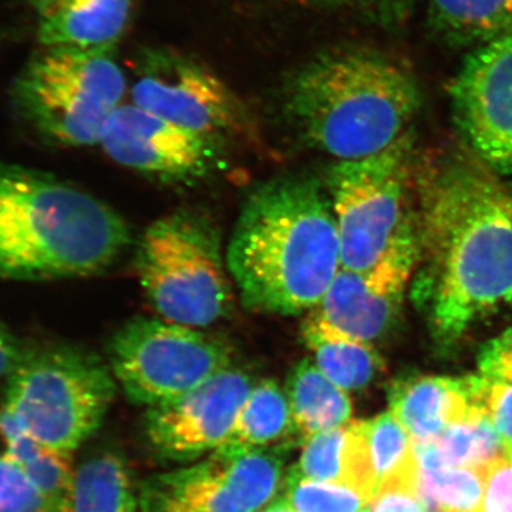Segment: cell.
Wrapping results in <instances>:
<instances>
[{
  "instance_id": "obj_31",
  "label": "cell",
  "mask_w": 512,
  "mask_h": 512,
  "mask_svg": "<svg viewBox=\"0 0 512 512\" xmlns=\"http://www.w3.org/2000/svg\"><path fill=\"white\" fill-rule=\"evenodd\" d=\"M305 5L356 10L379 23H399L412 12L416 0H293Z\"/></svg>"
},
{
  "instance_id": "obj_23",
  "label": "cell",
  "mask_w": 512,
  "mask_h": 512,
  "mask_svg": "<svg viewBox=\"0 0 512 512\" xmlns=\"http://www.w3.org/2000/svg\"><path fill=\"white\" fill-rule=\"evenodd\" d=\"M427 2L431 28L448 45L471 50L512 33V0Z\"/></svg>"
},
{
  "instance_id": "obj_32",
  "label": "cell",
  "mask_w": 512,
  "mask_h": 512,
  "mask_svg": "<svg viewBox=\"0 0 512 512\" xmlns=\"http://www.w3.org/2000/svg\"><path fill=\"white\" fill-rule=\"evenodd\" d=\"M478 512H512V458H503L488 468Z\"/></svg>"
},
{
  "instance_id": "obj_36",
  "label": "cell",
  "mask_w": 512,
  "mask_h": 512,
  "mask_svg": "<svg viewBox=\"0 0 512 512\" xmlns=\"http://www.w3.org/2000/svg\"><path fill=\"white\" fill-rule=\"evenodd\" d=\"M259 512H296L282 495H278L271 504L266 505L264 510Z\"/></svg>"
},
{
  "instance_id": "obj_3",
  "label": "cell",
  "mask_w": 512,
  "mask_h": 512,
  "mask_svg": "<svg viewBox=\"0 0 512 512\" xmlns=\"http://www.w3.org/2000/svg\"><path fill=\"white\" fill-rule=\"evenodd\" d=\"M421 104L419 82L403 63L356 46L313 57L289 77L281 97L293 136L339 161L394 146L412 133Z\"/></svg>"
},
{
  "instance_id": "obj_27",
  "label": "cell",
  "mask_w": 512,
  "mask_h": 512,
  "mask_svg": "<svg viewBox=\"0 0 512 512\" xmlns=\"http://www.w3.org/2000/svg\"><path fill=\"white\" fill-rule=\"evenodd\" d=\"M488 468L451 467L420 470L417 490L427 512H478Z\"/></svg>"
},
{
  "instance_id": "obj_1",
  "label": "cell",
  "mask_w": 512,
  "mask_h": 512,
  "mask_svg": "<svg viewBox=\"0 0 512 512\" xmlns=\"http://www.w3.org/2000/svg\"><path fill=\"white\" fill-rule=\"evenodd\" d=\"M414 302L434 343L453 349L481 320L512 306V185L476 156L417 175Z\"/></svg>"
},
{
  "instance_id": "obj_21",
  "label": "cell",
  "mask_w": 512,
  "mask_h": 512,
  "mask_svg": "<svg viewBox=\"0 0 512 512\" xmlns=\"http://www.w3.org/2000/svg\"><path fill=\"white\" fill-rule=\"evenodd\" d=\"M0 437L5 451L56 505L60 512H73L76 474L72 454L40 443L0 409Z\"/></svg>"
},
{
  "instance_id": "obj_19",
  "label": "cell",
  "mask_w": 512,
  "mask_h": 512,
  "mask_svg": "<svg viewBox=\"0 0 512 512\" xmlns=\"http://www.w3.org/2000/svg\"><path fill=\"white\" fill-rule=\"evenodd\" d=\"M420 470L451 467L490 468L507 458L503 441L487 410L471 404L466 419L451 424L433 439L414 443Z\"/></svg>"
},
{
  "instance_id": "obj_35",
  "label": "cell",
  "mask_w": 512,
  "mask_h": 512,
  "mask_svg": "<svg viewBox=\"0 0 512 512\" xmlns=\"http://www.w3.org/2000/svg\"><path fill=\"white\" fill-rule=\"evenodd\" d=\"M23 346L20 345L12 332L0 322V377H8L18 365Z\"/></svg>"
},
{
  "instance_id": "obj_10",
  "label": "cell",
  "mask_w": 512,
  "mask_h": 512,
  "mask_svg": "<svg viewBox=\"0 0 512 512\" xmlns=\"http://www.w3.org/2000/svg\"><path fill=\"white\" fill-rule=\"evenodd\" d=\"M128 93L134 106L221 143L254 128L245 104L214 70L170 47L137 56Z\"/></svg>"
},
{
  "instance_id": "obj_18",
  "label": "cell",
  "mask_w": 512,
  "mask_h": 512,
  "mask_svg": "<svg viewBox=\"0 0 512 512\" xmlns=\"http://www.w3.org/2000/svg\"><path fill=\"white\" fill-rule=\"evenodd\" d=\"M293 467L303 477L348 485L370 500L377 493L365 421H350L311 437L303 444L301 460Z\"/></svg>"
},
{
  "instance_id": "obj_34",
  "label": "cell",
  "mask_w": 512,
  "mask_h": 512,
  "mask_svg": "<svg viewBox=\"0 0 512 512\" xmlns=\"http://www.w3.org/2000/svg\"><path fill=\"white\" fill-rule=\"evenodd\" d=\"M370 512H427L417 483H396L382 488L370 503Z\"/></svg>"
},
{
  "instance_id": "obj_6",
  "label": "cell",
  "mask_w": 512,
  "mask_h": 512,
  "mask_svg": "<svg viewBox=\"0 0 512 512\" xmlns=\"http://www.w3.org/2000/svg\"><path fill=\"white\" fill-rule=\"evenodd\" d=\"M116 394L110 366L67 343L23 348L2 410L40 443L72 454L99 429Z\"/></svg>"
},
{
  "instance_id": "obj_11",
  "label": "cell",
  "mask_w": 512,
  "mask_h": 512,
  "mask_svg": "<svg viewBox=\"0 0 512 512\" xmlns=\"http://www.w3.org/2000/svg\"><path fill=\"white\" fill-rule=\"evenodd\" d=\"M282 450L220 447L192 467L148 477L141 512H259L284 487Z\"/></svg>"
},
{
  "instance_id": "obj_14",
  "label": "cell",
  "mask_w": 512,
  "mask_h": 512,
  "mask_svg": "<svg viewBox=\"0 0 512 512\" xmlns=\"http://www.w3.org/2000/svg\"><path fill=\"white\" fill-rule=\"evenodd\" d=\"M100 144L117 164L171 185L200 183L221 160V141L175 126L133 103L114 111Z\"/></svg>"
},
{
  "instance_id": "obj_24",
  "label": "cell",
  "mask_w": 512,
  "mask_h": 512,
  "mask_svg": "<svg viewBox=\"0 0 512 512\" xmlns=\"http://www.w3.org/2000/svg\"><path fill=\"white\" fill-rule=\"evenodd\" d=\"M302 338L320 372L345 392L369 386L382 372V357L372 343L346 338L308 319L302 325Z\"/></svg>"
},
{
  "instance_id": "obj_22",
  "label": "cell",
  "mask_w": 512,
  "mask_h": 512,
  "mask_svg": "<svg viewBox=\"0 0 512 512\" xmlns=\"http://www.w3.org/2000/svg\"><path fill=\"white\" fill-rule=\"evenodd\" d=\"M286 394L303 444L316 434L350 423L348 393L330 382L312 359H303L292 370Z\"/></svg>"
},
{
  "instance_id": "obj_7",
  "label": "cell",
  "mask_w": 512,
  "mask_h": 512,
  "mask_svg": "<svg viewBox=\"0 0 512 512\" xmlns=\"http://www.w3.org/2000/svg\"><path fill=\"white\" fill-rule=\"evenodd\" d=\"M134 262L147 298L165 320L208 328L234 309L220 231L201 212L180 210L154 221Z\"/></svg>"
},
{
  "instance_id": "obj_5",
  "label": "cell",
  "mask_w": 512,
  "mask_h": 512,
  "mask_svg": "<svg viewBox=\"0 0 512 512\" xmlns=\"http://www.w3.org/2000/svg\"><path fill=\"white\" fill-rule=\"evenodd\" d=\"M128 93L116 50L40 46L10 89L20 120L64 147L100 144Z\"/></svg>"
},
{
  "instance_id": "obj_9",
  "label": "cell",
  "mask_w": 512,
  "mask_h": 512,
  "mask_svg": "<svg viewBox=\"0 0 512 512\" xmlns=\"http://www.w3.org/2000/svg\"><path fill=\"white\" fill-rule=\"evenodd\" d=\"M227 342L190 326L138 316L111 338L109 366L128 399L157 407L174 402L231 367Z\"/></svg>"
},
{
  "instance_id": "obj_4",
  "label": "cell",
  "mask_w": 512,
  "mask_h": 512,
  "mask_svg": "<svg viewBox=\"0 0 512 512\" xmlns=\"http://www.w3.org/2000/svg\"><path fill=\"white\" fill-rule=\"evenodd\" d=\"M128 242L126 221L99 198L55 175L0 161V278L100 274Z\"/></svg>"
},
{
  "instance_id": "obj_33",
  "label": "cell",
  "mask_w": 512,
  "mask_h": 512,
  "mask_svg": "<svg viewBox=\"0 0 512 512\" xmlns=\"http://www.w3.org/2000/svg\"><path fill=\"white\" fill-rule=\"evenodd\" d=\"M478 369L488 379L512 382V326L481 349Z\"/></svg>"
},
{
  "instance_id": "obj_26",
  "label": "cell",
  "mask_w": 512,
  "mask_h": 512,
  "mask_svg": "<svg viewBox=\"0 0 512 512\" xmlns=\"http://www.w3.org/2000/svg\"><path fill=\"white\" fill-rule=\"evenodd\" d=\"M365 423L377 493L390 484L417 483L420 468L413 439L400 421L389 412Z\"/></svg>"
},
{
  "instance_id": "obj_13",
  "label": "cell",
  "mask_w": 512,
  "mask_h": 512,
  "mask_svg": "<svg viewBox=\"0 0 512 512\" xmlns=\"http://www.w3.org/2000/svg\"><path fill=\"white\" fill-rule=\"evenodd\" d=\"M417 259L419 238L414 217L372 268L356 272L340 266L328 291L306 319L359 342L382 338L402 309Z\"/></svg>"
},
{
  "instance_id": "obj_29",
  "label": "cell",
  "mask_w": 512,
  "mask_h": 512,
  "mask_svg": "<svg viewBox=\"0 0 512 512\" xmlns=\"http://www.w3.org/2000/svg\"><path fill=\"white\" fill-rule=\"evenodd\" d=\"M0 512H60L5 450L0 451Z\"/></svg>"
},
{
  "instance_id": "obj_17",
  "label": "cell",
  "mask_w": 512,
  "mask_h": 512,
  "mask_svg": "<svg viewBox=\"0 0 512 512\" xmlns=\"http://www.w3.org/2000/svg\"><path fill=\"white\" fill-rule=\"evenodd\" d=\"M390 412L420 443L439 436L451 424L464 420L471 399L466 377L410 376L396 380L389 392Z\"/></svg>"
},
{
  "instance_id": "obj_30",
  "label": "cell",
  "mask_w": 512,
  "mask_h": 512,
  "mask_svg": "<svg viewBox=\"0 0 512 512\" xmlns=\"http://www.w3.org/2000/svg\"><path fill=\"white\" fill-rule=\"evenodd\" d=\"M466 382L471 402L487 410L507 458H512V382L481 375L467 376Z\"/></svg>"
},
{
  "instance_id": "obj_8",
  "label": "cell",
  "mask_w": 512,
  "mask_h": 512,
  "mask_svg": "<svg viewBox=\"0 0 512 512\" xmlns=\"http://www.w3.org/2000/svg\"><path fill=\"white\" fill-rule=\"evenodd\" d=\"M413 151L412 131L376 156L329 168L325 188L338 224L343 269L365 272L375 266L414 221Z\"/></svg>"
},
{
  "instance_id": "obj_16",
  "label": "cell",
  "mask_w": 512,
  "mask_h": 512,
  "mask_svg": "<svg viewBox=\"0 0 512 512\" xmlns=\"http://www.w3.org/2000/svg\"><path fill=\"white\" fill-rule=\"evenodd\" d=\"M40 46L117 50L137 0H29Z\"/></svg>"
},
{
  "instance_id": "obj_25",
  "label": "cell",
  "mask_w": 512,
  "mask_h": 512,
  "mask_svg": "<svg viewBox=\"0 0 512 512\" xmlns=\"http://www.w3.org/2000/svg\"><path fill=\"white\" fill-rule=\"evenodd\" d=\"M137 504L126 461L114 451L90 457L77 470L73 512H137Z\"/></svg>"
},
{
  "instance_id": "obj_2",
  "label": "cell",
  "mask_w": 512,
  "mask_h": 512,
  "mask_svg": "<svg viewBox=\"0 0 512 512\" xmlns=\"http://www.w3.org/2000/svg\"><path fill=\"white\" fill-rule=\"evenodd\" d=\"M228 272L249 311H311L340 269L328 191L309 175H281L245 201L227 249Z\"/></svg>"
},
{
  "instance_id": "obj_37",
  "label": "cell",
  "mask_w": 512,
  "mask_h": 512,
  "mask_svg": "<svg viewBox=\"0 0 512 512\" xmlns=\"http://www.w3.org/2000/svg\"><path fill=\"white\" fill-rule=\"evenodd\" d=\"M362 512H370V505L369 507L365 508V510H363Z\"/></svg>"
},
{
  "instance_id": "obj_12",
  "label": "cell",
  "mask_w": 512,
  "mask_h": 512,
  "mask_svg": "<svg viewBox=\"0 0 512 512\" xmlns=\"http://www.w3.org/2000/svg\"><path fill=\"white\" fill-rule=\"evenodd\" d=\"M448 94L471 154L495 174L512 177V33L471 49Z\"/></svg>"
},
{
  "instance_id": "obj_28",
  "label": "cell",
  "mask_w": 512,
  "mask_h": 512,
  "mask_svg": "<svg viewBox=\"0 0 512 512\" xmlns=\"http://www.w3.org/2000/svg\"><path fill=\"white\" fill-rule=\"evenodd\" d=\"M282 497L296 512H362L372 500L348 485L323 483L295 470L285 476Z\"/></svg>"
},
{
  "instance_id": "obj_20",
  "label": "cell",
  "mask_w": 512,
  "mask_h": 512,
  "mask_svg": "<svg viewBox=\"0 0 512 512\" xmlns=\"http://www.w3.org/2000/svg\"><path fill=\"white\" fill-rule=\"evenodd\" d=\"M301 443L288 394L274 380H264L252 389L221 447L289 451Z\"/></svg>"
},
{
  "instance_id": "obj_15",
  "label": "cell",
  "mask_w": 512,
  "mask_h": 512,
  "mask_svg": "<svg viewBox=\"0 0 512 512\" xmlns=\"http://www.w3.org/2000/svg\"><path fill=\"white\" fill-rule=\"evenodd\" d=\"M254 387L248 373L229 367L180 399L151 407L146 414L151 446L171 461H191L217 450Z\"/></svg>"
}]
</instances>
